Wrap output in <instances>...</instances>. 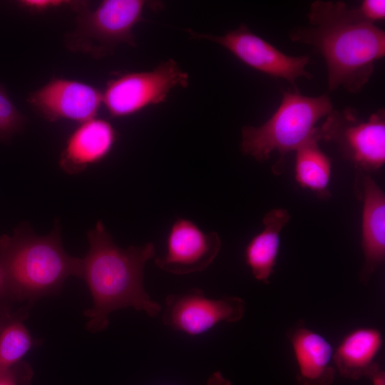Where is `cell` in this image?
Listing matches in <instances>:
<instances>
[{"label":"cell","mask_w":385,"mask_h":385,"mask_svg":"<svg viewBox=\"0 0 385 385\" xmlns=\"http://www.w3.org/2000/svg\"><path fill=\"white\" fill-rule=\"evenodd\" d=\"M301 385H329L334 379V349L322 334L299 320L287 332Z\"/></svg>","instance_id":"5bb4252c"},{"label":"cell","mask_w":385,"mask_h":385,"mask_svg":"<svg viewBox=\"0 0 385 385\" xmlns=\"http://www.w3.org/2000/svg\"><path fill=\"white\" fill-rule=\"evenodd\" d=\"M26 101L47 121L81 123L96 118L102 105V92L86 82L53 76L29 93Z\"/></svg>","instance_id":"30bf717a"},{"label":"cell","mask_w":385,"mask_h":385,"mask_svg":"<svg viewBox=\"0 0 385 385\" xmlns=\"http://www.w3.org/2000/svg\"><path fill=\"white\" fill-rule=\"evenodd\" d=\"M246 302L240 297H207L198 288L168 295L163 310V323L191 337L202 334L221 322L241 320Z\"/></svg>","instance_id":"ba28073f"},{"label":"cell","mask_w":385,"mask_h":385,"mask_svg":"<svg viewBox=\"0 0 385 385\" xmlns=\"http://www.w3.org/2000/svg\"><path fill=\"white\" fill-rule=\"evenodd\" d=\"M319 140L333 142L360 172L380 169L385 163V111L381 108L363 120L351 108L332 110L315 129Z\"/></svg>","instance_id":"8992f818"},{"label":"cell","mask_w":385,"mask_h":385,"mask_svg":"<svg viewBox=\"0 0 385 385\" xmlns=\"http://www.w3.org/2000/svg\"><path fill=\"white\" fill-rule=\"evenodd\" d=\"M0 266L15 302L31 307L40 298L58 294L68 277L81 278L82 259L64 250L58 221L44 236L25 222L0 237Z\"/></svg>","instance_id":"3957f363"},{"label":"cell","mask_w":385,"mask_h":385,"mask_svg":"<svg viewBox=\"0 0 385 385\" xmlns=\"http://www.w3.org/2000/svg\"><path fill=\"white\" fill-rule=\"evenodd\" d=\"M189 76L173 59L147 71L116 73L102 92V105L113 118H124L165 101L170 91L188 87Z\"/></svg>","instance_id":"52a82bcc"},{"label":"cell","mask_w":385,"mask_h":385,"mask_svg":"<svg viewBox=\"0 0 385 385\" xmlns=\"http://www.w3.org/2000/svg\"><path fill=\"white\" fill-rule=\"evenodd\" d=\"M206 385H232L230 380L220 371L213 372L207 381Z\"/></svg>","instance_id":"cb8c5ba5"},{"label":"cell","mask_w":385,"mask_h":385,"mask_svg":"<svg viewBox=\"0 0 385 385\" xmlns=\"http://www.w3.org/2000/svg\"><path fill=\"white\" fill-rule=\"evenodd\" d=\"M359 195L363 201L361 248L364 263L360 281L366 284L385 260V195L368 175L360 176Z\"/></svg>","instance_id":"4fadbf2b"},{"label":"cell","mask_w":385,"mask_h":385,"mask_svg":"<svg viewBox=\"0 0 385 385\" xmlns=\"http://www.w3.org/2000/svg\"><path fill=\"white\" fill-rule=\"evenodd\" d=\"M118 133L106 120L94 118L79 125L68 137L59 157V166L67 174L77 175L105 159Z\"/></svg>","instance_id":"7c38bea8"},{"label":"cell","mask_w":385,"mask_h":385,"mask_svg":"<svg viewBox=\"0 0 385 385\" xmlns=\"http://www.w3.org/2000/svg\"><path fill=\"white\" fill-rule=\"evenodd\" d=\"M383 343L379 329L368 327L355 329L334 350V364L346 377L357 379L369 376L378 368L375 359Z\"/></svg>","instance_id":"9a60e30c"},{"label":"cell","mask_w":385,"mask_h":385,"mask_svg":"<svg viewBox=\"0 0 385 385\" xmlns=\"http://www.w3.org/2000/svg\"><path fill=\"white\" fill-rule=\"evenodd\" d=\"M32 376L31 366L21 361L9 369L0 371V385H27Z\"/></svg>","instance_id":"44dd1931"},{"label":"cell","mask_w":385,"mask_h":385,"mask_svg":"<svg viewBox=\"0 0 385 385\" xmlns=\"http://www.w3.org/2000/svg\"><path fill=\"white\" fill-rule=\"evenodd\" d=\"M307 19L311 26L292 29L290 40L312 46L323 56L329 91L342 87L353 94L360 92L375 62L385 56L384 31L362 21L342 1H314Z\"/></svg>","instance_id":"6da1fadb"},{"label":"cell","mask_w":385,"mask_h":385,"mask_svg":"<svg viewBox=\"0 0 385 385\" xmlns=\"http://www.w3.org/2000/svg\"><path fill=\"white\" fill-rule=\"evenodd\" d=\"M318 142L314 130V134L294 150V175L302 188L312 191L320 198H327L330 196L328 188L332 161L319 148Z\"/></svg>","instance_id":"e0dca14e"},{"label":"cell","mask_w":385,"mask_h":385,"mask_svg":"<svg viewBox=\"0 0 385 385\" xmlns=\"http://www.w3.org/2000/svg\"><path fill=\"white\" fill-rule=\"evenodd\" d=\"M29 309L26 307L19 309L0 329V371L20 363L30 350L42 343L33 337L23 323Z\"/></svg>","instance_id":"ac0fdd59"},{"label":"cell","mask_w":385,"mask_h":385,"mask_svg":"<svg viewBox=\"0 0 385 385\" xmlns=\"http://www.w3.org/2000/svg\"><path fill=\"white\" fill-rule=\"evenodd\" d=\"M333 109L327 94L311 97L302 95L297 89L284 91L277 109L265 123L242 129L241 151L260 162L269 159L273 152L278 153L273 170L280 173L284 157L311 137L318 120Z\"/></svg>","instance_id":"277c9868"},{"label":"cell","mask_w":385,"mask_h":385,"mask_svg":"<svg viewBox=\"0 0 385 385\" xmlns=\"http://www.w3.org/2000/svg\"><path fill=\"white\" fill-rule=\"evenodd\" d=\"M15 302L5 273L0 266V324H3L13 314L11 304Z\"/></svg>","instance_id":"603a6c76"},{"label":"cell","mask_w":385,"mask_h":385,"mask_svg":"<svg viewBox=\"0 0 385 385\" xmlns=\"http://www.w3.org/2000/svg\"><path fill=\"white\" fill-rule=\"evenodd\" d=\"M188 33L193 38L205 39L222 46L248 66L272 77L283 78L294 89H297L296 81L299 78H313L306 70L311 60L308 56H289L255 34L245 25L222 36L200 34L190 29Z\"/></svg>","instance_id":"9c48e42d"},{"label":"cell","mask_w":385,"mask_h":385,"mask_svg":"<svg viewBox=\"0 0 385 385\" xmlns=\"http://www.w3.org/2000/svg\"><path fill=\"white\" fill-rule=\"evenodd\" d=\"M289 220L290 215L287 210H271L263 217L264 229L247 245L245 263L257 281L269 284L279 251L280 232Z\"/></svg>","instance_id":"2e32d148"},{"label":"cell","mask_w":385,"mask_h":385,"mask_svg":"<svg viewBox=\"0 0 385 385\" xmlns=\"http://www.w3.org/2000/svg\"><path fill=\"white\" fill-rule=\"evenodd\" d=\"M369 376L371 378L373 385H385L384 374L379 371V368L376 369Z\"/></svg>","instance_id":"d4e9b609"},{"label":"cell","mask_w":385,"mask_h":385,"mask_svg":"<svg viewBox=\"0 0 385 385\" xmlns=\"http://www.w3.org/2000/svg\"><path fill=\"white\" fill-rule=\"evenodd\" d=\"M354 9L358 16L365 22L375 24L385 19L384 0H364Z\"/></svg>","instance_id":"7402d4cb"},{"label":"cell","mask_w":385,"mask_h":385,"mask_svg":"<svg viewBox=\"0 0 385 385\" xmlns=\"http://www.w3.org/2000/svg\"><path fill=\"white\" fill-rule=\"evenodd\" d=\"M88 240L81 277L93 299L92 307L84 312L87 329L93 333L105 330L109 314L120 309L133 308L156 317L162 307L151 299L143 284L145 265L155 253L154 244L121 248L101 221L88 231Z\"/></svg>","instance_id":"7a4b0ae2"},{"label":"cell","mask_w":385,"mask_h":385,"mask_svg":"<svg viewBox=\"0 0 385 385\" xmlns=\"http://www.w3.org/2000/svg\"><path fill=\"white\" fill-rule=\"evenodd\" d=\"M27 118L16 107L0 84V143H9L26 127Z\"/></svg>","instance_id":"d6986e66"},{"label":"cell","mask_w":385,"mask_h":385,"mask_svg":"<svg viewBox=\"0 0 385 385\" xmlns=\"http://www.w3.org/2000/svg\"><path fill=\"white\" fill-rule=\"evenodd\" d=\"M18 4L31 14H43L61 9H70L77 13L88 7L87 1L74 0H21Z\"/></svg>","instance_id":"ffe728a7"},{"label":"cell","mask_w":385,"mask_h":385,"mask_svg":"<svg viewBox=\"0 0 385 385\" xmlns=\"http://www.w3.org/2000/svg\"><path fill=\"white\" fill-rule=\"evenodd\" d=\"M221 249L217 232H205L192 221L178 218L166 240L165 253L155 263L160 270L183 275L206 270Z\"/></svg>","instance_id":"8fae6325"},{"label":"cell","mask_w":385,"mask_h":385,"mask_svg":"<svg viewBox=\"0 0 385 385\" xmlns=\"http://www.w3.org/2000/svg\"><path fill=\"white\" fill-rule=\"evenodd\" d=\"M150 3L144 0H103L97 7L77 12L73 29L63 43L72 52L100 59L113 53L119 44L136 46L133 27L143 20Z\"/></svg>","instance_id":"5b68a950"}]
</instances>
